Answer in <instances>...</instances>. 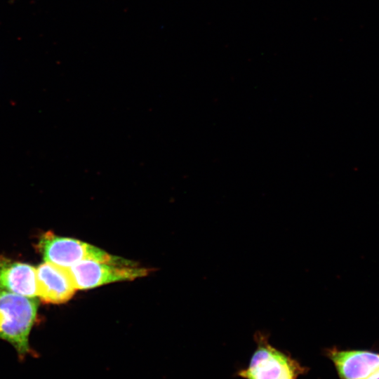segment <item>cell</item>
I'll return each instance as SVG.
<instances>
[{
    "mask_svg": "<svg viewBox=\"0 0 379 379\" xmlns=\"http://www.w3.org/2000/svg\"><path fill=\"white\" fill-rule=\"evenodd\" d=\"M325 354L340 379H366L379 368V352L331 347Z\"/></svg>",
    "mask_w": 379,
    "mask_h": 379,
    "instance_id": "5b68a950",
    "label": "cell"
},
{
    "mask_svg": "<svg viewBox=\"0 0 379 379\" xmlns=\"http://www.w3.org/2000/svg\"><path fill=\"white\" fill-rule=\"evenodd\" d=\"M366 379H379V368Z\"/></svg>",
    "mask_w": 379,
    "mask_h": 379,
    "instance_id": "ba28073f",
    "label": "cell"
},
{
    "mask_svg": "<svg viewBox=\"0 0 379 379\" xmlns=\"http://www.w3.org/2000/svg\"><path fill=\"white\" fill-rule=\"evenodd\" d=\"M76 289L86 290L121 281H131L147 276L149 269L124 262L81 261L67 268Z\"/></svg>",
    "mask_w": 379,
    "mask_h": 379,
    "instance_id": "277c9868",
    "label": "cell"
},
{
    "mask_svg": "<svg viewBox=\"0 0 379 379\" xmlns=\"http://www.w3.org/2000/svg\"><path fill=\"white\" fill-rule=\"evenodd\" d=\"M36 277L38 296L46 303H64L77 290L67 268L47 262L36 268Z\"/></svg>",
    "mask_w": 379,
    "mask_h": 379,
    "instance_id": "8992f818",
    "label": "cell"
},
{
    "mask_svg": "<svg viewBox=\"0 0 379 379\" xmlns=\"http://www.w3.org/2000/svg\"><path fill=\"white\" fill-rule=\"evenodd\" d=\"M0 290L36 298V268L29 264L14 261L1 255Z\"/></svg>",
    "mask_w": 379,
    "mask_h": 379,
    "instance_id": "52a82bcc",
    "label": "cell"
},
{
    "mask_svg": "<svg viewBox=\"0 0 379 379\" xmlns=\"http://www.w3.org/2000/svg\"><path fill=\"white\" fill-rule=\"evenodd\" d=\"M38 306L36 298L0 290V339L15 348L21 361L34 354L29 337L36 321Z\"/></svg>",
    "mask_w": 379,
    "mask_h": 379,
    "instance_id": "6da1fadb",
    "label": "cell"
},
{
    "mask_svg": "<svg viewBox=\"0 0 379 379\" xmlns=\"http://www.w3.org/2000/svg\"><path fill=\"white\" fill-rule=\"evenodd\" d=\"M38 248L45 262L64 268L86 260L114 263L123 261L98 247L78 239L58 237L51 232L41 237Z\"/></svg>",
    "mask_w": 379,
    "mask_h": 379,
    "instance_id": "3957f363",
    "label": "cell"
},
{
    "mask_svg": "<svg viewBox=\"0 0 379 379\" xmlns=\"http://www.w3.org/2000/svg\"><path fill=\"white\" fill-rule=\"evenodd\" d=\"M256 348L248 366L237 372L244 379H298L309 368L291 354L272 346L268 335L258 331L254 335Z\"/></svg>",
    "mask_w": 379,
    "mask_h": 379,
    "instance_id": "7a4b0ae2",
    "label": "cell"
}]
</instances>
